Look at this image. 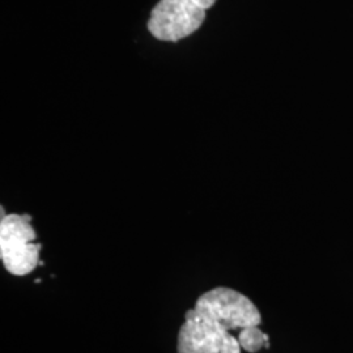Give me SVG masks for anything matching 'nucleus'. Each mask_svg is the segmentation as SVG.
<instances>
[{"mask_svg": "<svg viewBox=\"0 0 353 353\" xmlns=\"http://www.w3.org/2000/svg\"><path fill=\"white\" fill-rule=\"evenodd\" d=\"M29 214H4L0 221V258L14 276H26L36 270L42 245Z\"/></svg>", "mask_w": 353, "mask_h": 353, "instance_id": "obj_1", "label": "nucleus"}, {"mask_svg": "<svg viewBox=\"0 0 353 353\" xmlns=\"http://www.w3.org/2000/svg\"><path fill=\"white\" fill-rule=\"evenodd\" d=\"M216 0H160L152 10L148 30L165 42H178L195 33Z\"/></svg>", "mask_w": 353, "mask_h": 353, "instance_id": "obj_2", "label": "nucleus"}, {"mask_svg": "<svg viewBox=\"0 0 353 353\" xmlns=\"http://www.w3.org/2000/svg\"><path fill=\"white\" fill-rule=\"evenodd\" d=\"M194 309L228 331L259 326L262 316L249 297L239 290L216 287L196 300Z\"/></svg>", "mask_w": 353, "mask_h": 353, "instance_id": "obj_3", "label": "nucleus"}, {"mask_svg": "<svg viewBox=\"0 0 353 353\" xmlns=\"http://www.w3.org/2000/svg\"><path fill=\"white\" fill-rule=\"evenodd\" d=\"M230 332L214 321L190 309L178 332V353H221Z\"/></svg>", "mask_w": 353, "mask_h": 353, "instance_id": "obj_4", "label": "nucleus"}, {"mask_svg": "<svg viewBox=\"0 0 353 353\" xmlns=\"http://www.w3.org/2000/svg\"><path fill=\"white\" fill-rule=\"evenodd\" d=\"M237 338L242 350L249 353H256L263 347H268V341H270L268 335H265L259 326L242 328Z\"/></svg>", "mask_w": 353, "mask_h": 353, "instance_id": "obj_5", "label": "nucleus"}]
</instances>
